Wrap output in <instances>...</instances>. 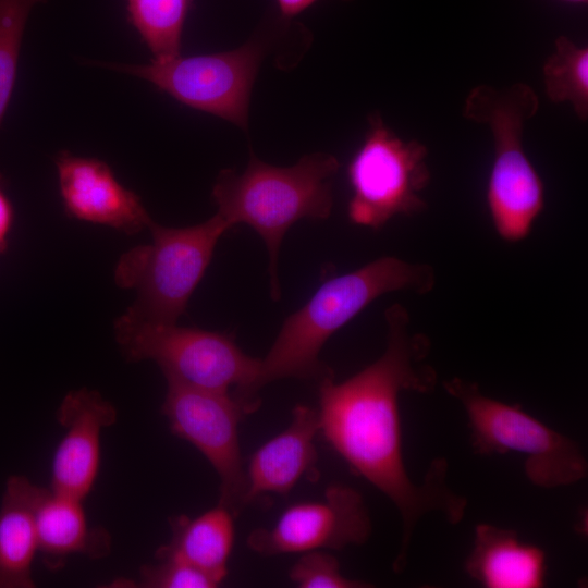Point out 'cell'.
Wrapping results in <instances>:
<instances>
[{"instance_id": "cell-1", "label": "cell", "mask_w": 588, "mask_h": 588, "mask_svg": "<svg viewBox=\"0 0 588 588\" xmlns=\"http://www.w3.org/2000/svg\"><path fill=\"white\" fill-rule=\"evenodd\" d=\"M387 345L373 363L347 379L334 375L319 381L320 432L351 469L382 492L399 511L402 537L393 562L395 573L407 564L408 548L419 519L431 512L451 524L462 520L466 499L446 483L448 463H431L421 482L405 467L399 396L402 391L428 393L437 373L426 363L430 341L409 328V314L401 304L384 313Z\"/></svg>"}, {"instance_id": "cell-2", "label": "cell", "mask_w": 588, "mask_h": 588, "mask_svg": "<svg viewBox=\"0 0 588 588\" xmlns=\"http://www.w3.org/2000/svg\"><path fill=\"white\" fill-rule=\"evenodd\" d=\"M433 267L384 256L326 281L283 322L264 358L255 380L237 399L253 413L259 407L261 389L282 379L320 381L334 375L319 358L320 351L340 330L376 298L392 292L427 294L436 286Z\"/></svg>"}, {"instance_id": "cell-3", "label": "cell", "mask_w": 588, "mask_h": 588, "mask_svg": "<svg viewBox=\"0 0 588 588\" xmlns=\"http://www.w3.org/2000/svg\"><path fill=\"white\" fill-rule=\"evenodd\" d=\"M339 168V160L324 152L305 155L291 167L271 166L252 152L242 174L224 169L216 179L211 196L217 212L230 228L252 226L266 244L274 301L281 296L278 259L282 240L301 219L330 217L332 182Z\"/></svg>"}, {"instance_id": "cell-4", "label": "cell", "mask_w": 588, "mask_h": 588, "mask_svg": "<svg viewBox=\"0 0 588 588\" xmlns=\"http://www.w3.org/2000/svg\"><path fill=\"white\" fill-rule=\"evenodd\" d=\"M538 109L537 94L524 83L478 85L463 105V117L487 125L492 134L487 205L497 234L509 243L524 241L544 207L543 182L523 145L525 124Z\"/></svg>"}, {"instance_id": "cell-5", "label": "cell", "mask_w": 588, "mask_h": 588, "mask_svg": "<svg viewBox=\"0 0 588 588\" xmlns=\"http://www.w3.org/2000/svg\"><path fill=\"white\" fill-rule=\"evenodd\" d=\"M151 243L122 254L114 269L118 286L136 297L118 319L125 322L177 323L203 279L219 238L231 228L218 213L207 221L168 228L154 220Z\"/></svg>"}, {"instance_id": "cell-6", "label": "cell", "mask_w": 588, "mask_h": 588, "mask_svg": "<svg viewBox=\"0 0 588 588\" xmlns=\"http://www.w3.org/2000/svg\"><path fill=\"white\" fill-rule=\"evenodd\" d=\"M443 387L462 404L477 453L524 455L525 475L540 488L569 486L587 476V461L579 446L519 406L487 396L477 383L462 378L446 380Z\"/></svg>"}, {"instance_id": "cell-7", "label": "cell", "mask_w": 588, "mask_h": 588, "mask_svg": "<svg viewBox=\"0 0 588 588\" xmlns=\"http://www.w3.org/2000/svg\"><path fill=\"white\" fill-rule=\"evenodd\" d=\"M114 336L127 362L152 360L167 381L241 397L256 378L260 358L244 353L223 332L177 323L125 322L117 319Z\"/></svg>"}, {"instance_id": "cell-8", "label": "cell", "mask_w": 588, "mask_h": 588, "mask_svg": "<svg viewBox=\"0 0 588 588\" xmlns=\"http://www.w3.org/2000/svg\"><path fill=\"white\" fill-rule=\"evenodd\" d=\"M368 123L347 167L352 189L347 215L356 225L379 230L396 216L426 210L421 193L430 182V171L424 144L400 138L377 113Z\"/></svg>"}, {"instance_id": "cell-9", "label": "cell", "mask_w": 588, "mask_h": 588, "mask_svg": "<svg viewBox=\"0 0 588 588\" xmlns=\"http://www.w3.org/2000/svg\"><path fill=\"white\" fill-rule=\"evenodd\" d=\"M266 47V40L258 34L229 51L151 59L147 64L105 65L143 78L177 101L247 132L252 89Z\"/></svg>"}, {"instance_id": "cell-10", "label": "cell", "mask_w": 588, "mask_h": 588, "mask_svg": "<svg viewBox=\"0 0 588 588\" xmlns=\"http://www.w3.org/2000/svg\"><path fill=\"white\" fill-rule=\"evenodd\" d=\"M161 413L171 432L189 442L210 463L220 479V504L235 515L246 491L238 426L248 415L230 392L206 390L167 381Z\"/></svg>"}, {"instance_id": "cell-11", "label": "cell", "mask_w": 588, "mask_h": 588, "mask_svg": "<svg viewBox=\"0 0 588 588\" xmlns=\"http://www.w3.org/2000/svg\"><path fill=\"white\" fill-rule=\"evenodd\" d=\"M371 520L359 492L352 487L329 486L319 501L289 506L269 527L252 530L249 550L261 556L342 550L367 541Z\"/></svg>"}, {"instance_id": "cell-12", "label": "cell", "mask_w": 588, "mask_h": 588, "mask_svg": "<svg viewBox=\"0 0 588 588\" xmlns=\"http://www.w3.org/2000/svg\"><path fill=\"white\" fill-rule=\"evenodd\" d=\"M117 419V408L98 391L81 388L66 393L57 411L65 433L52 457V491L84 501L99 473L101 432Z\"/></svg>"}, {"instance_id": "cell-13", "label": "cell", "mask_w": 588, "mask_h": 588, "mask_svg": "<svg viewBox=\"0 0 588 588\" xmlns=\"http://www.w3.org/2000/svg\"><path fill=\"white\" fill-rule=\"evenodd\" d=\"M60 194L77 220L136 234L152 221L139 196L124 187L102 160L62 151L57 155Z\"/></svg>"}, {"instance_id": "cell-14", "label": "cell", "mask_w": 588, "mask_h": 588, "mask_svg": "<svg viewBox=\"0 0 588 588\" xmlns=\"http://www.w3.org/2000/svg\"><path fill=\"white\" fill-rule=\"evenodd\" d=\"M320 432L317 408L298 404L290 425L260 445L245 468L244 505L267 494L286 495L303 479L319 477L315 438Z\"/></svg>"}, {"instance_id": "cell-15", "label": "cell", "mask_w": 588, "mask_h": 588, "mask_svg": "<svg viewBox=\"0 0 588 588\" xmlns=\"http://www.w3.org/2000/svg\"><path fill=\"white\" fill-rule=\"evenodd\" d=\"M465 571L486 588H540L546 578V554L519 540L514 530L480 524Z\"/></svg>"}, {"instance_id": "cell-16", "label": "cell", "mask_w": 588, "mask_h": 588, "mask_svg": "<svg viewBox=\"0 0 588 588\" xmlns=\"http://www.w3.org/2000/svg\"><path fill=\"white\" fill-rule=\"evenodd\" d=\"M83 500L44 490L36 507L38 552L46 566L58 569L72 554L101 559L109 554L111 537L99 526H89Z\"/></svg>"}, {"instance_id": "cell-17", "label": "cell", "mask_w": 588, "mask_h": 588, "mask_svg": "<svg viewBox=\"0 0 588 588\" xmlns=\"http://www.w3.org/2000/svg\"><path fill=\"white\" fill-rule=\"evenodd\" d=\"M45 488L11 476L0 506V588H33L38 552L36 507Z\"/></svg>"}, {"instance_id": "cell-18", "label": "cell", "mask_w": 588, "mask_h": 588, "mask_svg": "<svg viewBox=\"0 0 588 588\" xmlns=\"http://www.w3.org/2000/svg\"><path fill=\"white\" fill-rule=\"evenodd\" d=\"M235 514L218 503L196 517H170L171 538L158 548L155 559L180 560L209 576L218 586L229 574L234 546Z\"/></svg>"}, {"instance_id": "cell-19", "label": "cell", "mask_w": 588, "mask_h": 588, "mask_svg": "<svg viewBox=\"0 0 588 588\" xmlns=\"http://www.w3.org/2000/svg\"><path fill=\"white\" fill-rule=\"evenodd\" d=\"M128 20L154 56L181 54L182 34L193 0H125Z\"/></svg>"}, {"instance_id": "cell-20", "label": "cell", "mask_w": 588, "mask_h": 588, "mask_svg": "<svg viewBox=\"0 0 588 588\" xmlns=\"http://www.w3.org/2000/svg\"><path fill=\"white\" fill-rule=\"evenodd\" d=\"M546 94L555 103L568 102L576 115L588 118V48L566 36L555 39L554 51L543 64Z\"/></svg>"}, {"instance_id": "cell-21", "label": "cell", "mask_w": 588, "mask_h": 588, "mask_svg": "<svg viewBox=\"0 0 588 588\" xmlns=\"http://www.w3.org/2000/svg\"><path fill=\"white\" fill-rule=\"evenodd\" d=\"M41 1L0 0V125L13 93L25 26Z\"/></svg>"}, {"instance_id": "cell-22", "label": "cell", "mask_w": 588, "mask_h": 588, "mask_svg": "<svg viewBox=\"0 0 588 588\" xmlns=\"http://www.w3.org/2000/svg\"><path fill=\"white\" fill-rule=\"evenodd\" d=\"M301 588H365L369 583L344 576L338 559L324 550L304 552L289 572Z\"/></svg>"}, {"instance_id": "cell-23", "label": "cell", "mask_w": 588, "mask_h": 588, "mask_svg": "<svg viewBox=\"0 0 588 588\" xmlns=\"http://www.w3.org/2000/svg\"><path fill=\"white\" fill-rule=\"evenodd\" d=\"M140 567L138 586L144 588H215L218 585L199 569L172 558L156 559Z\"/></svg>"}, {"instance_id": "cell-24", "label": "cell", "mask_w": 588, "mask_h": 588, "mask_svg": "<svg viewBox=\"0 0 588 588\" xmlns=\"http://www.w3.org/2000/svg\"><path fill=\"white\" fill-rule=\"evenodd\" d=\"M318 0H275L280 19L292 21L295 16L315 4ZM352 1V0H341Z\"/></svg>"}, {"instance_id": "cell-25", "label": "cell", "mask_w": 588, "mask_h": 588, "mask_svg": "<svg viewBox=\"0 0 588 588\" xmlns=\"http://www.w3.org/2000/svg\"><path fill=\"white\" fill-rule=\"evenodd\" d=\"M12 218L13 212L11 204L0 188V249L3 248L5 244L7 235L12 224Z\"/></svg>"}, {"instance_id": "cell-26", "label": "cell", "mask_w": 588, "mask_h": 588, "mask_svg": "<svg viewBox=\"0 0 588 588\" xmlns=\"http://www.w3.org/2000/svg\"><path fill=\"white\" fill-rule=\"evenodd\" d=\"M574 4H587L588 0H562Z\"/></svg>"}]
</instances>
